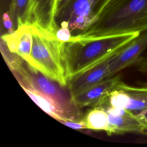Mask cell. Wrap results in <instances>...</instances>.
<instances>
[{
  "mask_svg": "<svg viewBox=\"0 0 147 147\" xmlns=\"http://www.w3.org/2000/svg\"><path fill=\"white\" fill-rule=\"evenodd\" d=\"M58 0H30L27 24L55 36L58 28L55 22Z\"/></svg>",
  "mask_w": 147,
  "mask_h": 147,
  "instance_id": "obj_9",
  "label": "cell"
},
{
  "mask_svg": "<svg viewBox=\"0 0 147 147\" xmlns=\"http://www.w3.org/2000/svg\"><path fill=\"white\" fill-rule=\"evenodd\" d=\"M139 119L143 122V123L147 127V110L138 116Z\"/></svg>",
  "mask_w": 147,
  "mask_h": 147,
  "instance_id": "obj_22",
  "label": "cell"
},
{
  "mask_svg": "<svg viewBox=\"0 0 147 147\" xmlns=\"http://www.w3.org/2000/svg\"><path fill=\"white\" fill-rule=\"evenodd\" d=\"M120 79L119 75L107 78L71 96V100L78 107L90 106L103 107L107 105L108 96Z\"/></svg>",
  "mask_w": 147,
  "mask_h": 147,
  "instance_id": "obj_8",
  "label": "cell"
},
{
  "mask_svg": "<svg viewBox=\"0 0 147 147\" xmlns=\"http://www.w3.org/2000/svg\"><path fill=\"white\" fill-rule=\"evenodd\" d=\"M146 47L147 29L140 32L135 38L110 58L108 78L115 75L126 67L134 65L140 59Z\"/></svg>",
  "mask_w": 147,
  "mask_h": 147,
  "instance_id": "obj_7",
  "label": "cell"
},
{
  "mask_svg": "<svg viewBox=\"0 0 147 147\" xmlns=\"http://www.w3.org/2000/svg\"><path fill=\"white\" fill-rule=\"evenodd\" d=\"M60 122L74 129H76V130L87 129V125L84 121L83 120V119L80 120L67 119L64 121H60Z\"/></svg>",
  "mask_w": 147,
  "mask_h": 147,
  "instance_id": "obj_17",
  "label": "cell"
},
{
  "mask_svg": "<svg viewBox=\"0 0 147 147\" xmlns=\"http://www.w3.org/2000/svg\"><path fill=\"white\" fill-rule=\"evenodd\" d=\"M55 36L59 40L62 42H68L72 37L71 30L68 26L60 27L56 31Z\"/></svg>",
  "mask_w": 147,
  "mask_h": 147,
  "instance_id": "obj_16",
  "label": "cell"
},
{
  "mask_svg": "<svg viewBox=\"0 0 147 147\" xmlns=\"http://www.w3.org/2000/svg\"><path fill=\"white\" fill-rule=\"evenodd\" d=\"M146 135L147 136V130H146Z\"/></svg>",
  "mask_w": 147,
  "mask_h": 147,
  "instance_id": "obj_23",
  "label": "cell"
},
{
  "mask_svg": "<svg viewBox=\"0 0 147 147\" xmlns=\"http://www.w3.org/2000/svg\"><path fill=\"white\" fill-rule=\"evenodd\" d=\"M139 34L135 32L84 38L72 36L64 45V63L68 81L108 59Z\"/></svg>",
  "mask_w": 147,
  "mask_h": 147,
  "instance_id": "obj_2",
  "label": "cell"
},
{
  "mask_svg": "<svg viewBox=\"0 0 147 147\" xmlns=\"http://www.w3.org/2000/svg\"><path fill=\"white\" fill-rule=\"evenodd\" d=\"M21 87L33 102L49 115L59 122L67 119L63 110L52 99L32 88Z\"/></svg>",
  "mask_w": 147,
  "mask_h": 147,
  "instance_id": "obj_13",
  "label": "cell"
},
{
  "mask_svg": "<svg viewBox=\"0 0 147 147\" xmlns=\"http://www.w3.org/2000/svg\"><path fill=\"white\" fill-rule=\"evenodd\" d=\"M83 120L87 125V129L106 131L108 129V113L102 107H94L88 111Z\"/></svg>",
  "mask_w": 147,
  "mask_h": 147,
  "instance_id": "obj_14",
  "label": "cell"
},
{
  "mask_svg": "<svg viewBox=\"0 0 147 147\" xmlns=\"http://www.w3.org/2000/svg\"><path fill=\"white\" fill-rule=\"evenodd\" d=\"M110 58L69 79L67 86L70 97L108 78Z\"/></svg>",
  "mask_w": 147,
  "mask_h": 147,
  "instance_id": "obj_11",
  "label": "cell"
},
{
  "mask_svg": "<svg viewBox=\"0 0 147 147\" xmlns=\"http://www.w3.org/2000/svg\"><path fill=\"white\" fill-rule=\"evenodd\" d=\"M107 1L108 0H73L55 18L56 24L58 29L60 27L68 26L71 32L80 33L91 24Z\"/></svg>",
  "mask_w": 147,
  "mask_h": 147,
  "instance_id": "obj_5",
  "label": "cell"
},
{
  "mask_svg": "<svg viewBox=\"0 0 147 147\" xmlns=\"http://www.w3.org/2000/svg\"><path fill=\"white\" fill-rule=\"evenodd\" d=\"M109 102L111 106L125 109L138 117L147 110V87L130 86L120 79L110 93Z\"/></svg>",
  "mask_w": 147,
  "mask_h": 147,
  "instance_id": "obj_6",
  "label": "cell"
},
{
  "mask_svg": "<svg viewBox=\"0 0 147 147\" xmlns=\"http://www.w3.org/2000/svg\"><path fill=\"white\" fill-rule=\"evenodd\" d=\"M0 2L1 10H4V12L8 11L10 6V0H0Z\"/></svg>",
  "mask_w": 147,
  "mask_h": 147,
  "instance_id": "obj_21",
  "label": "cell"
},
{
  "mask_svg": "<svg viewBox=\"0 0 147 147\" xmlns=\"http://www.w3.org/2000/svg\"><path fill=\"white\" fill-rule=\"evenodd\" d=\"M2 20L3 25L5 29L7 30V33H12L14 32L16 29L14 28L13 21L9 11H5L2 13Z\"/></svg>",
  "mask_w": 147,
  "mask_h": 147,
  "instance_id": "obj_18",
  "label": "cell"
},
{
  "mask_svg": "<svg viewBox=\"0 0 147 147\" xmlns=\"http://www.w3.org/2000/svg\"><path fill=\"white\" fill-rule=\"evenodd\" d=\"M31 30L33 43L30 59L27 63L60 86H67L65 42L34 25H31Z\"/></svg>",
  "mask_w": 147,
  "mask_h": 147,
  "instance_id": "obj_4",
  "label": "cell"
},
{
  "mask_svg": "<svg viewBox=\"0 0 147 147\" xmlns=\"http://www.w3.org/2000/svg\"><path fill=\"white\" fill-rule=\"evenodd\" d=\"M108 129L106 131L108 136L126 133L146 134L147 127L138 117L129 111L125 114L120 115L108 114Z\"/></svg>",
  "mask_w": 147,
  "mask_h": 147,
  "instance_id": "obj_12",
  "label": "cell"
},
{
  "mask_svg": "<svg viewBox=\"0 0 147 147\" xmlns=\"http://www.w3.org/2000/svg\"><path fill=\"white\" fill-rule=\"evenodd\" d=\"M138 71L147 72V56L142 57L134 65Z\"/></svg>",
  "mask_w": 147,
  "mask_h": 147,
  "instance_id": "obj_20",
  "label": "cell"
},
{
  "mask_svg": "<svg viewBox=\"0 0 147 147\" xmlns=\"http://www.w3.org/2000/svg\"><path fill=\"white\" fill-rule=\"evenodd\" d=\"M73 0H58L56 10V15L55 18L59 16L72 2Z\"/></svg>",
  "mask_w": 147,
  "mask_h": 147,
  "instance_id": "obj_19",
  "label": "cell"
},
{
  "mask_svg": "<svg viewBox=\"0 0 147 147\" xmlns=\"http://www.w3.org/2000/svg\"><path fill=\"white\" fill-rule=\"evenodd\" d=\"M1 42L10 52L17 54L28 62L33 43L31 25L23 24L17 27L12 33L4 34L1 36Z\"/></svg>",
  "mask_w": 147,
  "mask_h": 147,
  "instance_id": "obj_10",
  "label": "cell"
},
{
  "mask_svg": "<svg viewBox=\"0 0 147 147\" xmlns=\"http://www.w3.org/2000/svg\"><path fill=\"white\" fill-rule=\"evenodd\" d=\"M1 53L7 65L21 87L32 88L52 99L63 110L67 119L79 120L80 114L77 107L55 81L29 64L20 56L1 48Z\"/></svg>",
  "mask_w": 147,
  "mask_h": 147,
  "instance_id": "obj_3",
  "label": "cell"
},
{
  "mask_svg": "<svg viewBox=\"0 0 147 147\" xmlns=\"http://www.w3.org/2000/svg\"><path fill=\"white\" fill-rule=\"evenodd\" d=\"M30 0H10L9 13L14 23L15 29L23 24H27Z\"/></svg>",
  "mask_w": 147,
  "mask_h": 147,
  "instance_id": "obj_15",
  "label": "cell"
},
{
  "mask_svg": "<svg viewBox=\"0 0 147 147\" xmlns=\"http://www.w3.org/2000/svg\"><path fill=\"white\" fill-rule=\"evenodd\" d=\"M146 29L147 0H108L91 24L74 36L92 37Z\"/></svg>",
  "mask_w": 147,
  "mask_h": 147,
  "instance_id": "obj_1",
  "label": "cell"
}]
</instances>
